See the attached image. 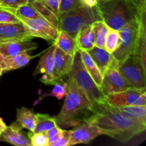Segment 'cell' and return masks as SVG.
<instances>
[{"label":"cell","instance_id":"cell-1","mask_svg":"<svg viewBox=\"0 0 146 146\" xmlns=\"http://www.w3.org/2000/svg\"><path fill=\"white\" fill-rule=\"evenodd\" d=\"M84 122L98 127L104 135L125 143L146 129V123L133 119L115 107L102 102L93 105V113Z\"/></svg>","mask_w":146,"mask_h":146},{"label":"cell","instance_id":"cell-2","mask_svg":"<svg viewBox=\"0 0 146 146\" xmlns=\"http://www.w3.org/2000/svg\"><path fill=\"white\" fill-rule=\"evenodd\" d=\"M66 91L64 104L55 117L57 125L61 128L76 126L86 121L93 113V104L84 93L67 78Z\"/></svg>","mask_w":146,"mask_h":146},{"label":"cell","instance_id":"cell-3","mask_svg":"<svg viewBox=\"0 0 146 146\" xmlns=\"http://www.w3.org/2000/svg\"><path fill=\"white\" fill-rule=\"evenodd\" d=\"M101 19L113 29L120 31L142 14L130 0H98L96 5Z\"/></svg>","mask_w":146,"mask_h":146},{"label":"cell","instance_id":"cell-4","mask_svg":"<svg viewBox=\"0 0 146 146\" xmlns=\"http://www.w3.org/2000/svg\"><path fill=\"white\" fill-rule=\"evenodd\" d=\"M58 20L59 30L67 33L76 39L81 28L91 25L101 19L96 6L88 7L81 2L74 9L61 14Z\"/></svg>","mask_w":146,"mask_h":146},{"label":"cell","instance_id":"cell-5","mask_svg":"<svg viewBox=\"0 0 146 146\" xmlns=\"http://www.w3.org/2000/svg\"><path fill=\"white\" fill-rule=\"evenodd\" d=\"M66 76L84 93L93 105L104 102V95L86 69L79 51L76 53L71 69Z\"/></svg>","mask_w":146,"mask_h":146},{"label":"cell","instance_id":"cell-6","mask_svg":"<svg viewBox=\"0 0 146 146\" xmlns=\"http://www.w3.org/2000/svg\"><path fill=\"white\" fill-rule=\"evenodd\" d=\"M140 28L141 20L128 24L119 31L121 37L119 46L112 54L118 66L135 53L139 38Z\"/></svg>","mask_w":146,"mask_h":146},{"label":"cell","instance_id":"cell-7","mask_svg":"<svg viewBox=\"0 0 146 146\" xmlns=\"http://www.w3.org/2000/svg\"><path fill=\"white\" fill-rule=\"evenodd\" d=\"M118 70L131 87L143 90L146 88V68L139 58L131 55L118 66Z\"/></svg>","mask_w":146,"mask_h":146},{"label":"cell","instance_id":"cell-8","mask_svg":"<svg viewBox=\"0 0 146 146\" xmlns=\"http://www.w3.org/2000/svg\"><path fill=\"white\" fill-rule=\"evenodd\" d=\"M104 102L113 106H146V89L141 90L131 87L122 92L105 96Z\"/></svg>","mask_w":146,"mask_h":146},{"label":"cell","instance_id":"cell-9","mask_svg":"<svg viewBox=\"0 0 146 146\" xmlns=\"http://www.w3.org/2000/svg\"><path fill=\"white\" fill-rule=\"evenodd\" d=\"M130 88H131V86L118 71V64L115 61L103 75L101 86L103 94L105 96L109 94L126 91Z\"/></svg>","mask_w":146,"mask_h":146},{"label":"cell","instance_id":"cell-10","mask_svg":"<svg viewBox=\"0 0 146 146\" xmlns=\"http://www.w3.org/2000/svg\"><path fill=\"white\" fill-rule=\"evenodd\" d=\"M19 19L34 38H41L48 41H54L57 38L59 30L54 28L42 17L36 19Z\"/></svg>","mask_w":146,"mask_h":146},{"label":"cell","instance_id":"cell-11","mask_svg":"<svg viewBox=\"0 0 146 146\" xmlns=\"http://www.w3.org/2000/svg\"><path fill=\"white\" fill-rule=\"evenodd\" d=\"M55 48L56 45L53 44L46 52L43 54L34 72V76L37 74L42 75L39 80L45 85H54L61 80L54 74V52Z\"/></svg>","mask_w":146,"mask_h":146},{"label":"cell","instance_id":"cell-12","mask_svg":"<svg viewBox=\"0 0 146 146\" xmlns=\"http://www.w3.org/2000/svg\"><path fill=\"white\" fill-rule=\"evenodd\" d=\"M70 138L68 146L80 143H88L96 137L104 133L98 127L87 122H83L70 130Z\"/></svg>","mask_w":146,"mask_h":146},{"label":"cell","instance_id":"cell-13","mask_svg":"<svg viewBox=\"0 0 146 146\" xmlns=\"http://www.w3.org/2000/svg\"><path fill=\"white\" fill-rule=\"evenodd\" d=\"M34 37L25 26L18 23H0V43L15 41H30Z\"/></svg>","mask_w":146,"mask_h":146},{"label":"cell","instance_id":"cell-14","mask_svg":"<svg viewBox=\"0 0 146 146\" xmlns=\"http://www.w3.org/2000/svg\"><path fill=\"white\" fill-rule=\"evenodd\" d=\"M0 141L17 146H31L28 135L17 122L7 126L1 133Z\"/></svg>","mask_w":146,"mask_h":146},{"label":"cell","instance_id":"cell-15","mask_svg":"<svg viewBox=\"0 0 146 146\" xmlns=\"http://www.w3.org/2000/svg\"><path fill=\"white\" fill-rule=\"evenodd\" d=\"M38 48L36 43L30 42L29 41H15L0 43V55L3 57H11L23 52Z\"/></svg>","mask_w":146,"mask_h":146},{"label":"cell","instance_id":"cell-16","mask_svg":"<svg viewBox=\"0 0 146 146\" xmlns=\"http://www.w3.org/2000/svg\"><path fill=\"white\" fill-rule=\"evenodd\" d=\"M54 74L58 78H62L71 71L74 57L64 53L56 46L54 52Z\"/></svg>","mask_w":146,"mask_h":146},{"label":"cell","instance_id":"cell-17","mask_svg":"<svg viewBox=\"0 0 146 146\" xmlns=\"http://www.w3.org/2000/svg\"><path fill=\"white\" fill-rule=\"evenodd\" d=\"M87 51L91 56L93 61L99 68L102 75H104L106 71L110 66H111V65L115 61L112 54L107 51L104 48L94 46L91 49Z\"/></svg>","mask_w":146,"mask_h":146},{"label":"cell","instance_id":"cell-18","mask_svg":"<svg viewBox=\"0 0 146 146\" xmlns=\"http://www.w3.org/2000/svg\"><path fill=\"white\" fill-rule=\"evenodd\" d=\"M76 42L78 50L88 51L95 46L94 44V31L93 25L83 27L79 30L76 37Z\"/></svg>","mask_w":146,"mask_h":146},{"label":"cell","instance_id":"cell-19","mask_svg":"<svg viewBox=\"0 0 146 146\" xmlns=\"http://www.w3.org/2000/svg\"><path fill=\"white\" fill-rule=\"evenodd\" d=\"M54 44L59 49L71 56L74 57L76 53L78 51L76 42L69 34L59 30L57 38L54 41Z\"/></svg>","mask_w":146,"mask_h":146},{"label":"cell","instance_id":"cell-20","mask_svg":"<svg viewBox=\"0 0 146 146\" xmlns=\"http://www.w3.org/2000/svg\"><path fill=\"white\" fill-rule=\"evenodd\" d=\"M16 122L23 128L34 132L36 125V116L33 110L25 107L17 109V121Z\"/></svg>","mask_w":146,"mask_h":146},{"label":"cell","instance_id":"cell-21","mask_svg":"<svg viewBox=\"0 0 146 146\" xmlns=\"http://www.w3.org/2000/svg\"><path fill=\"white\" fill-rule=\"evenodd\" d=\"M78 51H79L80 55H81V61H82L86 69L90 74L91 78L94 79L96 84L101 88V84H102L103 75L101 74L99 68H98L95 62L93 61L88 51H85V50H78Z\"/></svg>","mask_w":146,"mask_h":146},{"label":"cell","instance_id":"cell-22","mask_svg":"<svg viewBox=\"0 0 146 146\" xmlns=\"http://www.w3.org/2000/svg\"><path fill=\"white\" fill-rule=\"evenodd\" d=\"M35 56H31L27 52H23L11 57H4L3 70L4 71H12L22 68L29 63Z\"/></svg>","mask_w":146,"mask_h":146},{"label":"cell","instance_id":"cell-23","mask_svg":"<svg viewBox=\"0 0 146 146\" xmlns=\"http://www.w3.org/2000/svg\"><path fill=\"white\" fill-rule=\"evenodd\" d=\"M29 4L39 13L42 18L46 20L54 28L59 30V20L56 14L36 0H30Z\"/></svg>","mask_w":146,"mask_h":146},{"label":"cell","instance_id":"cell-24","mask_svg":"<svg viewBox=\"0 0 146 146\" xmlns=\"http://www.w3.org/2000/svg\"><path fill=\"white\" fill-rule=\"evenodd\" d=\"M127 116L146 123V106H114Z\"/></svg>","mask_w":146,"mask_h":146},{"label":"cell","instance_id":"cell-25","mask_svg":"<svg viewBox=\"0 0 146 146\" xmlns=\"http://www.w3.org/2000/svg\"><path fill=\"white\" fill-rule=\"evenodd\" d=\"M93 25L94 31V44L95 46L104 48L106 38L107 36L110 27L102 20L96 21Z\"/></svg>","mask_w":146,"mask_h":146},{"label":"cell","instance_id":"cell-26","mask_svg":"<svg viewBox=\"0 0 146 146\" xmlns=\"http://www.w3.org/2000/svg\"><path fill=\"white\" fill-rule=\"evenodd\" d=\"M36 125L34 131V133L48 131L58 125L55 117L50 116L48 114L43 113H37L36 114Z\"/></svg>","mask_w":146,"mask_h":146},{"label":"cell","instance_id":"cell-27","mask_svg":"<svg viewBox=\"0 0 146 146\" xmlns=\"http://www.w3.org/2000/svg\"><path fill=\"white\" fill-rule=\"evenodd\" d=\"M11 11L18 18L36 19L41 17L39 13L29 3L19 6L17 8H11Z\"/></svg>","mask_w":146,"mask_h":146},{"label":"cell","instance_id":"cell-28","mask_svg":"<svg viewBox=\"0 0 146 146\" xmlns=\"http://www.w3.org/2000/svg\"><path fill=\"white\" fill-rule=\"evenodd\" d=\"M121 37H120L119 31L109 29L107 36L106 38L104 48L111 54H113L119 46Z\"/></svg>","mask_w":146,"mask_h":146},{"label":"cell","instance_id":"cell-29","mask_svg":"<svg viewBox=\"0 0 146 146\" xmlns=\"http://www.w3.org/2000/svg\"><path fill=\"white\" fill-rule=\"evenodd\" d=\"M61 81H58L54 84V88L51 89V91L48 94H45L39 98L38 101L43 98L45 97H55L57 99L61 101L63 98L65 97L66 96V83H63L61 84Z\"/></svg>","mask_w":146,"mask_h":146},{"label":"cell","instance_id":"cell-30","mask_svg":"<svg viewBox=\"0 0 146 146\" xmlns=\"http://www.w3.org/2000/svg\"><path fill=\"white\" fill-rule=\"evenodd\" d=\"M29 138L30 140L31 145L32 146H48V138H47L46 131L41 132H31L30 131L28 134Z\"/></svg>","mask_w":146,"mask_h":146},{"label":"cell","instance_id":"cell-31","mask_svg":"<svg viewBox=\"0 0 146 146\" xmlns=\"http://www.w3.org/2000/svg\"><path fill=\"white\" fill-rule=\"evenodd\" d=\"M20 19L11 11V8L0 6V23H18Z\"/></svg>","mask_w":146,"mask_h":146},{"label":"cell","instance_id":"cell-32","mask_svg":"<svg viewBox=\"0 0 146 146\" xmlns=\"http://www.w3.org/2000/svg\"><path fill=\"white\" fill-rule=\"evenodd\" d=\"M70 130L67 131L64 128L60 129L58 135L54 142L51 143L49 146H68L70 138Z\"/></svg>","mask_w":146,"mask_h":146},{"label":"cell","instance_id":"cell-33","mask_svg":"<svg viewBox=\"0 0 146 146\" xmlns=\"http://www.w3.org/2000/svg\"><path fill=\"white\" fill-rule=\"evenodd\" d=\"M81 2H82L81 0H60L59 7H58V17L61 14L76 7Z\"/></svg>","mask_w":146,"mask_h":146},{"label":"cell","instance_id":"cell-34","mask_svg":"<svg viewBox=\"0 0 146 146\" xmlns=\"http://www.w3.org/2000/svg\"><path fill=\"white\" fill-rule=\"evenodd\" d=\"M38 1L46 7L52 11L58 17V7H59L60 0H36Z\"/></svg>","mask_w":146,"mask_h":146},{"label":"cell","instance_id":"cell-35","mask_svg":"<svg viewBox=\"0 0 146 146\" xmlns=\"http://www.w3.org/2000/svg\"><path fill=\"white\" fill-rule=\"evenodd\" d=\"M30 0H0V6L7 8H17L24 4H29Z\"/></svg>","mask_w":146,"mask_h":146},{"label":"cell","instance_id":"cell-36","mask_svg":"<svg viewBox=\"0 0 146 146\" xmlns=\"http://www.w3.org/2000/svg\"><path fill=\"white\" fill-rule=\"evenodd\" d=\"M60 129H61V128H60L58 125H56V126L54 127V128H52L51 129L46 131L47 138H48V146H49V145L51 143L54 142V141H55V139L57 138V136H58Z\"/></svg>","mask_w":146,"mask_h":146},{"label":"cell","instance_id":"cell-37","mask_svg":"<svg viewBox=\"0 0 146 146\" xmlns=\"http://www.w3.org/2000/svg\"><path fill=\"white\" fill-rule=\"evenodd\" d=\"M138 8L140 12H146V0H130Z\"/></svg>","mask_w":146,"mask_h":146},{"label":"cell","instance_id":"cell-38","mask_svg":"<svg viewBox=\"0 0 146 146\" xmlns=\"http://www.w3.org/2000/svg\"><path fill=\"white\" fill-rule=\"evenodd\" d=\"M7 125H6L5 123L4 122V121L2 120V118H0V134H1V133L6 129Z\"/></svg>","mask_w":146,"mask_h":146},{"label":"cell","instance_id":"cell-39","mask_svg":"<svg viewBox=\"0 0 146 146\" xmlns=\"http://www.w3.org/2000/svg\"><path fill=\"white\" fill-rule=\"evenodd\" d=\"M3 64H4V57L0 55V67L1 68H3Z\"/></svg>","mask_w":146,"mask_h":146},{"label":"cell","instance_id":"cell-40","mask_svg":"<svg viewBox=\"0 0 146 146\" xmlns=\"http://www.w3.org/2000/svg\"><path fill=\"white\" fill-rule=\"evenodd\" d=\"M3 72H4V70L2 69V68H1V67H0V76H1L2 75Z\"/></svg>","mask_w":146,"mask_h":146},{"label":"cell","instance_id":"cell-41","mask_svg":"<svg viewBox=\"0 0 146 146\" xmlns=\"http://www.w3.org/2000/svg\"><path fill=\"white\" fill-rule=\"evenodd\" d=\"M0 138H1V134H0Z\"/></svg>","mask_w":146,"mask_h":146}]
</instances>
